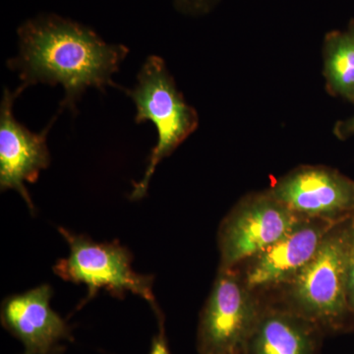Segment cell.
I'll list each match as a JSON object with an SVG mask.
<instances>
[{
  "mask_svg": "<svg viewBox=\"0 0 354 354\" xmlns=\"http://www.w3.org/2000/svg\"><path fill=\"white\" fill-rule=\"evenodd\" d=\"M20 53L9 60L19 71L21 90L44 83L64 88L62 102L70 111L88 87L104 91L127 57L124 46L109 44L92 30L55 15L27 21L19 30Z\"/></svg>",
  "mask_w": 354,
  "mask_h": 354,
  "instance_id": "cell-1",
  "label": "cell"
},
{
  "mask_svg": "<svg viewBox=\"0 0 354 354\" xmlns=\"http://www.w3.org/2000/svg\"><path fill=\"white\" fill-rule=\"evenodd\" d=\"M353 216L330 228L313 259L286 286V308L316 324L325 333L344 329L349 316H353L348 292V249Z\"/></svg>",
  "mask_w": 354,
  "mask_h": 354,
  "instance_id": "cell-2",
  "label": "cell"
},
{
  "mask_svg": "<svg viewBox=\"0 0 354 354\" xmlns=\"http://www.w3.org/2000/svg\"><path fill=\"white\" fill-rule=\"evenodd\" d=\"M125 91L136 106V122L152 121L158 132L157 145L149 158L145 174L135 184L130 196L138 200L145 196L156 167L197 129L199 118L177 90L162 58L149 57L140 70L136 87Z\"/></svg>",
  "mask_w": 354,
  "mask_h": 354,
  "instance_id": "cell-3",
  "label": "cell"
},
{
  "mask_svg": "<svg viewBox=\"0 0 354 354\" xmlns=\"http://www.w3.org/2000/svg\"><path fill=\"white\" fill-rule=\"evenodd\" d=\"M58 230L68 243L69 255L57 261L53 272L65 281L87 286V297L79 308L102 290L118 298L131 292L148 301L158 319L162 318L153 295V277L133 270L131 253L127 247L116 241L99 243L84 235L72 234L64 227Z\"/></svg>",
  "mask_w": 354,
  "mask_h": 354,
  "instance_id": "cell-4",
  "label": "cell"
},
{
  "mask_svg": "<svg viewBox=\"0 0 354 354\" xmlns=\"http://www.w3.org/2000/svg\"><path fill=\"white\" fill-rule=\"evenodd\" d=\"M262 307L235 269H220L200 315L199 354H242L259 322Z\"/></svg>",
  "mask_w": 354,
  "mask_h": 354,
  "instance_id": "cell-5",
  "label": "cell"
},
{
  "mask_svg": "<svg viewBox=\"0 0 354 354\" xmlns=\"http://www.w3.org/2000/svg\"><path fill=\"white\" fill-rule=\"evenodd\" d=\"M302 218L269 190L242 198L218 228L220 269H235L278 241Z\"/></svg>",
  "mask_w": 354,
  "mask_h": 354,
  "instance_id": "cell-6",
  "label": "cell"
},
{
  "mask_svg": "<svg viewBox=\"0 0 354 354\" xmlns=\"http://www.w3.org/2000/svg\"><path fill=\"white\" fill-rule=\"evenodd\" d=\"M269 192L304 218L339 221L354 214V180L330 167H297Z\"/></svg>",
  "mask_w": 354,
  "mask_h": 354,
  "instance_id": "cell-7",
  "label": "cell"
},
{
  "mask_svg": "<svg viewBox=\"0 0 354 354\" xmlns=\"http://www.w3.org/2000/svg\"><path fill=\"white\" fill-rule=\"evenodd\" d=\"M337 223L302 218L278 241L244 262V283L254 291L288 285L313 259Z\"/></svg>",
  "mask_w": 354,
  "mask_h": 354,
  "instance_id": "cell-8",
  "label": "cell"
},
{
  "mask_svg": "<svg viewBox=\"0 0 354 354\" xmlns=\"http://www.w3.org/2000/svg\"><path fill=\"white\" fill-rule=\"evenodd\" d=\"M22 92L19 88L14 93L6 88L0 106V188L17 191L34 213L25 183H36L50 164L46 136L57 118L39 134L30 131L13 114L14 101Z\"/></svg>",
  "mask_w": 354,
  "mask_h": 354,
  "instance_id": "cell-9",
  "label": "cell"
},
{
  "mask_svg": "<svg viewBox=\"0 0 354 354\" xmlns=\"http://www.w3.org/2000/svg\"><path fill=\"white\" fill-rule=\"evenodd\" d=\"M51 297L50 286L41 285L2 302V326L25 346V351H50L62 342H73L68 324L51 307Z\"/></svg>",
  "mask_w": 354,
  "mask_h": 354,
  "instance_id": "cell-10",
  "label": "cell"
},
{
  "mask_svg": "<svg viewBox=\"0 0 354 354\" xmlns=\"http://www.w3.org/2000/svg\"><path fill=\"white\" fill-rule=\"evenodd\" d=\"M324 333L286 307L264 308L242 354H320Z\"/></svg>",
  "mask_w": 354,
  "mask_h": 354,
  "instance_id": "cell-11",
  "label": "cell"
},
{
  "mask_svg": "<svg viewBox=\"0 0 354 354\" xmlns=\"http://www.w3.org/2000/svg\"><path fill=\"white\" fill-rule=\"evenodd\" d=\"M323 58L328 92L351 102L354 94V20L346 29L327 34Z\"/></svg>",
  "mask_w": 354,
  "mask_h": 354,
  "instance_id": "cell-12",
  "label": "cell"
},
{
  "mask_svg": "<svg viewBox=\"0 0 354 354\" xmlns=\"http://www.w3.org/2000/svg\"><path fill=\"white\" fill-rule=\"evenodd\" d=\"M348 292L351 315L354 317V215L351 216L348 249Z\"/></svg>",
  "mask_w": 354,
  "mask_h": 354,
  "instance_id": "cell-13",
  "label": "cell"
},
{
  "mask_svg": "<svg viewBox=\"0 0 354 354\" xmlns=\"http://www.w3.org/2000/svg\"><path fill=\"white\" fill-rule=\"evenodd\" d=\"M149 354H171L169 346H167V339H165L164 324H162V319H160V333L153 337Z\"/></svg>",
  "mask_w": 354,
  "mask_h": 354,
  "instance_id": "cell-14",
  "label": "cell"
},
{
  "mask_svg": "<svg viewBox=\"0 0 354 354\" xmlns=\"http://www.w3.org/2000/svg\"><path fill=\"white\" fill-rule=\"evenodd\" d=\"M177 6L184 10L202 12L207 10L215 0H176Z\"/></svg>",
  "mask_w": 354,
  "mask_h": 354,
  "instance_id": "cell-15",
  "label": "cell"
},
{
  "mask_svg": "<svg viewBox=\"0 0 354 354\" xmlns=\"http://www.w3.org/2000/svg\"><path fill=\"white\" fill-rule=\"evenodd\" d=\"M334 133L337 138L346 140L354 136V115L348 120L339 121L335 124Z\"/></svg>",
  "mask_w": 354,
  "mask_h": 354,
  "instance_id": "cell-16",
  "label": "cell"
},
{
  "mask_svg": "<svg viewBox=\"0 0 354 354\" xmlns=\"http://www.w3.org/2000/svg\"><path fill=\"white\" fill-rule=\"evenodd\" d=\"M65 353V346L64 344H60V346H55V348L50 349V351H25V353L23 354H64Z\"/></svg>",
  "mask_w": 354,
  "mask_h": 354,
  "instance_id": "cell-17",
  "label": "cell"
},
{
  "mask_svg": "<svg viewBox=\"0 0 354 354\" xmlns=\"http://www.w3.org/2000/svg\"><path fill=\"white\" fill-rule=\"evenodd\" d=\"M351 102H353V104H354V94L353 95V99H351Z\"/></svg>",
  "mask_w": 354,
  "mask_h": 354,
  "instance_id": "cell-18",
  "label": "cell"
}]
</instances>
